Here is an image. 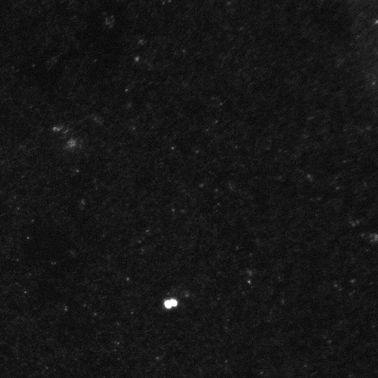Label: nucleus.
<instances>
[{"label": "nucleus", "mask_w": 378, "mask_h": 378, "mask_svg": "<svg viewBox=\"0 0 378 378\" xmlns=\"http://www.w3.org/2000/svg\"><path fill=\"white\" fill-rule=\"evenodd\" d=\"M177 302L175 300H169L165 302L164 304L165 307L167 308H170L173 306L176 305Z\"/></svg>", "instance_id": "nucleus-1"}]
</instances>
